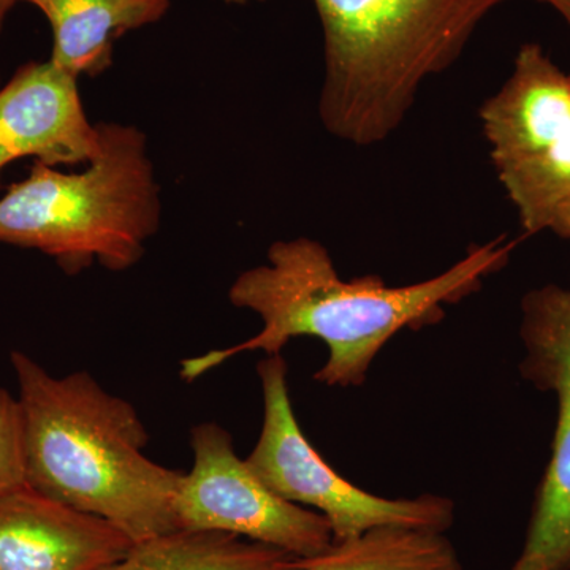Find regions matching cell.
Returning a JSON list of instances; mask_svg holds the SVG:
<instances>
[{"instance_id":"3957f363","label":"cell","mask_w":570,"mask_h":570,"mask_svg":"<svg viewBox=\"0 0 570 570\" xmlns=\"http://www.w3.org/2000/svg\"><path fill=\"white\" fill-rule=\"evenodd\" d=\"M509 0H314L324 31L318 116L355 146L387 140L423 82L459 61L479 26Z\"/></svg>"},{"instance_id":"e0dca14e","label":"cell","mask_w":570,"mask_h":570,"mask_svg":"<svg viewBox=\"0 0 570 570\" xmlns=\"http://www.w3.org/2000/svg\"><path fill=\"white\" fill-rule=\"evenodd\" d=\"M18 2H21V0H0V32H2L3 26H6L10 11L14 9Z\"/></svg>"},{"instance_id":"8992f818","label":"cell","mask_w":570,"mask_h":570,"mask_svg":"<svg viewBox=\"0 0 570 570\" xmlns=\"http://www.w3.org/2000/svg\"><path fill=\"white\" fill-rule=\"evenodd\" d=\"M264 395L261 438L246 463L277 497L321 513L333 542L360 538L384 527L448 532L455 502L439 494L389 499L367 493L341 478L311 445L296 422L283 355H266L257 365Z\"/></svg>"},{"instance_id":"277c9868","label":"cell","mask_w":570,"mask_h":570,"mask_svg":"<svg viewBox=\"0 0 570 570\" xmlns=\"http://www.w3.org/2000/svg\"><path fill=\"white\" fill-rule=\"evenodd\" d=\"M99 151L81 174L33 163L0 198V243L55 258L73 276L99 262L124 272L141 261L160 225L159 184L134 126L97 124Z\"/></svg>"},{"instance_id":"ba28073f","label":"cell","mask_w":570,"mask_h":570,"mask_svg":"<svg viewBox=\"0 0 570 570\" xmlns=\"http://www.w3.org/2000/svg\"><path fill=\"white\" fill-rule=\"evenodd\" d=\"M521 314V374L557 396L558 417L527 540L510 570H570V288L550 284L528 292Z\"/></svg>"},{"instance_id":"7c38bea8","label":"cell","mask_w":570,"mask_h":570,"mask_svg":"<svg viewBox=\"0 0 570 570\" xmlns=\"http://www.w3.org/2000/svg\"><path fill=\"white\" fill-rule=\"evenodd\" d=\"M104 570H303L302 558L255 540L176 530L134 542Z\"/></svg>"},{"instance_id":"30bf717a","label":"cell","mask_w":570,"mask_h":570,"mask_svg":"<svg viewBox=\"0 0 570 570\" xmlns=\"http://www.w3.org/2000/svg\"><path fill=\"white\" fill-rule=\"evenodd\" d=\"M132 540L31 487L0 494V570H104Z\"/></svg>"},{"instance_id":"9c48e42d","label":"cell","mask_w":570,"mask_h":570,"mask_svg":"<svg viewBox=\"0 0 570 570\" xmlns=\"http://www.w3.org/2000/svg\"><path fill=\"white\" fill-rule=\"evenodd\" d=\"M99 130L82 108L78 78L47 62H28L0 88V186L9 165L22 157L36 163H91Z\"/></svg>"},{"instance_id":"2e32d148","label":"cell","mask_w":570,"mask_h":570,"mask_svg":"<svg viewBox=\"0 0 570 570\" xmlns=\"http://www.w3.org/2000/svg\"><path fill=\"white\" fill-rule=\"evenodd\" d=\"M538 2L547 3L564 20L570 28V0H538Z\"/></svg>"},{"instance_id":"7a4b0ae2","label":"cell","mask_w":570,"mask_h":570,"mask_svg":"<svg viewBox=\"0 0 570 570\" xmlns=\"http://www.w3.org/2000/svg\"><path fill=\"white\" fill-rule=\"evenodd\" d=\"M10 360L28 487L108 521L132 542L176 531L174 501L184 472L142 453L148 431L132 404L86 371L55 377L22 352Z\"/></svg>"},{"instance_id":"8fae6325","label":"cell","mask_w":570,"mask_h":570,"mask_svg":"<svg viewBox=\"0 0 570 570\" xmlns=\"http://www.w3.org/2000/svg\"><path fill=\"white\" fill-rule=\"evenodd\" d=\"M45 14L52 31L50 61L75 77H99L116 40L163 20L171 0H21Z\"/></svg>"},{"instance_id":"6da1fadb","label":"cell","mask_w":570,"mask_h":570,"mask_svg":"<svg viewBox=\"0 0 570 570\" xmlns=\"http://www.w3.org/2000/svg\"><path fill=\"white\" fill-rule=\"evenodd\" d=\"M517 246V239L499 236L472 246L441 275L390 287L381 276L344 279L316 239L273 243L268 264L242 273L228 292L232 305L261 317V332L236 346L183 360L181 377L194 382L245 352L279 355L295 337L311 336L328 348L314 381L328 387H360L392 337L444 321L448 307L478 294L487 277L509 264Z\"/></svg>"},{"instance_id":"5b68a950","label":"cell","mask_w":570,"mask_h":570,"mask_svg":"<svg viewBox=\"0 0 570 570\" xmlns=\"http://www.w3.org/2000/svg\"><path fill=\"white\" fill-rule=\"evenodd\" d=\"M479 116L524 234L550 230L570 200V71L539 43H524L508 81Z\"/></svg>"},{"instance_id":"9a60e30c","label":"cell","mask_w":570,"mask_h":570,"mask_svg":"<svg viewBox=\"0 0 570 570\" xmlns=\"http://www.w3.org/2000/svg\"><path fill=\"white\" fill-rule=\"evenodd\" d=\"M550 230L561 236V238L570 239V200L566 202V204L558 209L557 217H554Z\"/></svg>"},{"instance_id":"52a82bcc","label":"cell","mask_w":570,"mask_h":570,"mask_svg":"<svg viewBox=\"0 0 570 570\" xmlns=\"http://www.w3.org/2000/svg\"><path fill=\"white\" fill-rule=\"evenodd\" d=\"M194 466L176 490V530L213 531L255 540L307 560L333 546L328 521L277 497L235 453L234 439L214 422L190 431Z\"/></svg>"},{"instance_id":"5bb4252c","label":"cell","mask_w":570,"mask_h":570,"mask_svg":"<svg viewBox=\"0 0 570 570\" xmlns=\"http://www.w3.org/2000/svg\"><path fill=\"white\" fill-rule=\"evenodd\" d=\"M28 487L20 401L0 387V494Z\"/></svg>"},{"instance_id":"4fadbf2b","label":"cell","mask_w":570,"mask_h":570,"mask_svg":"<svg viewBox=\"0 0 570 570\" xmlns=\"http://www.w3.org/2000/svg\"><path fill=\"white\" fill-rule=\"evenodd\" d=\"M303 570H463L445 532L376 528L302 560Z\"/></svg>"}]
</instances>
